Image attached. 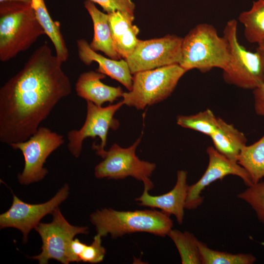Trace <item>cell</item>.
<instances>
[{
  "mask_svg": "<svg viewBox=\"0 0 264 264\" xmlns=\"http://www.w3.org/2000/svg\"><path fill=\"white\" fill-rule=\"evenodd\" d=\"M63 62L46 43L37 48L22 68L0 89V141L27 140L58 103L70 95Z\"/></svg>",
  "mask_w": 264,
  "mask_h": 264,
  "instance_id": "1",
  "label": "cell"
},
{
  "mask_svg": "<svg viewBox=\"0 0 264 264\" xmlns=\"http://www.w3.org/2000/svg\"><path fill=\"white\" fill-rule=\"evenodd\" d=\"M44 32L31 3L0 2V60L5 62L26 51Z\"/></svg>",
  "mask_w": 264,
  "mask_h": 264,
  "instance_id": "2",
  "label": "cell"
},
{
  "mask_svg": "<svg viewBox=\"0 0 264 264\" xmlns=\"http://www.w3.org/2000/svg\"><path fill=\"white\" fill-rule=\"evenodd\" d=\"M230 60L227 40L218 35L212 25L198 24L183 38L179 65L186 71L197 69L205 73L215 67L223 70Z\"/></svg>",
  "mask_w": 264,
  "mask_h": 264,
  "instance_id": "3",
  "label": "cell"
},
{
  "mask_svg": "<svg viewBox=\"0 0 264 264\" xmlns=\"http://www.w3.org/2000/svg\"><path fill=\"white\" fill-rule=\"evenodd\" d=\"M97 233L116 238L127 234L146 232L164 237L173 226L170 216L155 210L117 211L111 208L97 210L90 215Z\"/></svg>",
  "mask_w": 264,
  "mask_h": 264,
  "instance_id": "4",
  "label": "cell"
},
{
  "mask_svg": "<svg viewBox=\"0 0 264 264\" xmlns=\"http://www.w3.org/2000/svg\"><path fill=\"white\" fill-rule=\"evenodd\" d=\"M187 71L179 64L144 70L133 74L132 89L124 92V104L143 110L168 98Z\"/></svg>",
  "mask_w": 264,
  "mask_h": 264,
  "instance_id": "5",
  "label": "cell"
},
{
  "mask_svg": "<svg viewBox=\"0 0 264 264\" xmlns=\"http://www.w3.org/2000/svg\"><path fill=\"white\" fill-rule=\"evenodd\" d=\"M231 53L228 66L222 70L224 81L230 85L252 90L264 82V53L256 49L251 52L238 41L237 22L228 21L223 30Z\"/></svg>",
  "mask_w": 264,
  "mask_h": 264,
  "instance_id": "6",
  "label": "cell"
},
{
  "mask_svg": "<svg viewBox=\"0 0 264 264\" xmlns=\"http://www.w3.org/2000/svg\"><path fill=\"white\" fill-rule=\"evenodd\" d=\"M140 142V138L126 148L114 144L107 151L99 148L98 145L93 144L92 148L96 154L103 158L95 167V177L119 179L132 176L142 181L144 185L152 189L154 185L150 177L156 165L141 160L136 156L135 151Z\"/></svg>",
  "mask_w": 264,
  "mask_h": 264,
  "instance_id": "7",
  "label": "cell"
},
{
  "mask_svg": "<svg viewBox=\"0 0 264 264\" xmlns=\"http://www.w3.org/2000/svg\"><path fill=\"white\" fill-rule=\"evenodd\" d=\"M64 143L62 135L40 127L27 140L10 144L13 149L20 150L24 157L23 170L18 175L20 184L28 185L42 180L48 173L44 167L47 158Z\"/></svg>",
  "mask_w": 264,
  "mask_h": 264,
  "instance_id": "8",
  "label": "cell"
},
{
  "mask_svg": "<svg viewBox=\"0 0 264 264\" xmlns=\"http://www.w3.org/2000/svg\"><path fill=\"white\" fill-rule=\"evenodd\" d=\"M51 214L53 220L51 222L40 223L35 228L41 238L42 246L41 252L32 259L38 260L40 264H48L50 259L68 264V250L71 242L78 234H87L88 228L70 224L58 207Z\"/></svg>",
  "mask_w": 264,
  "mask_h": 264,
  "instance_id": "9",
  "label": "cell"
},
{
  "mask_svg": "<svg viewBox=\"0 0 264 264\" xmlns=\"http://www.w3.org/2000/svg\"><path fill=\"white\" fill-rule=\"evenodd\" d=\"M183 38L175 35L140 40L125 60L132 74L158 67L179 64Z\"/></svg>",
  "mask_w": 264,
  "mask_h": 264,
  "instance_id": "10",
  "label": "cell"
},
{
  "mask_svg": "<svg viewBox=\"0 0 264 264\" xmlns=\"http://www.w3.org/2000/svg\"><path fill=\"white\" fill-rule=\"evenodd\" d=\"M86 102L87 115L83 125L79 130H71L67 134L68 149L76 158L80 155L83 142L88 137L94 138L99 137L101 139V144L98 146L101 149H104L109 130H115L119 125L114 115L124 104L122 101L103 107L89 101Z\"/></svg>",
  "mask_w": 264,
  "mask_h": 264,
  "instance_id": "11",
  "label": "cell"
},
{
  "mask_svg": "<svg viewBox=\"0 0 264 264\" xmlns=\"http://www.w3.org/2000/svg\"><path fill=\"white\" fill-rule=\"evenodd\" d=\"M69 187L64 185L49 200L41 204L23 202L13 195L10 208L0 215V228H15L23 235V242L26 243L29 232L40 223L41 219L53 211L67 198Z\"/></svg>",
  "mask_w": 264,
  "mask_h": 264,
  "instance_id": "12",
  "label": "cell"
},
{
  "mask_svg": "<svg viewBox=\"0 0 264 264\" xmlns=\"http://www.w3.org/2000/svg\"><path fill=\"white\" fill-rule=\"evenodd\" d=\"M206 152L209 157L208 166L201 178L195 184L189 186L185 209H194L200 205L203 201L200 194L205 188L227 176L232 175L240 177L248 187L253 184L248 174L237 162L228 159L212 146L208 147Z\"/></svg>",
  "mask_w": 264,
  "mask_h": 264,
  "instance_id": "13",
  "label": "cell"
},
{
  "mask_svg": "<svg viewBox=\"0 0 264 264\" xmlns=\"http://www.w3.org/2000/svg\"><path fill=\"white\" fill-rule=\"evenodd\" d=\"M187 173L185 171L177 172V180L174 188L168 193L159 196H152L149 191L151 188L144 185L141 196L135 199L140 206L158 208L168 216L176 217L179 224L183 222L184 209L189 185L187 183Z\"/></svg>",
  "mask_w": 264,
  "mask_h": 264,
  "instance_id": "14",
  "label": "cell"
},
{
  "mask_svg": "<svg viewBox=\"0 0 264 264\" xmlns=\"http://www.w3.org/2000/svg\"><path fill=\"white\" fill-rule=\"evenodd\" d=\"M78 57L84 64L89 66L92 62L98 65L97 71L114 79L129 91L132 86V76L127 62L124 60H115L104 57L93 50L88 42L83 39L76 41Z\"/></svg>",
  "mask_w": 264,
  "mask_h": 264,
  "instance_id": "15",
  "label": "cell"
},
{
  "mask_svg": "<svg viewBox=\"0 0 264 264\" xmlns=\"http://www.w3.org/2000/svg\"><path fill=\"white\" fill-rule=\"evenodd\" d=\"M105 77V74L97 71L82 73L75 84L77 95L98 106L106 102L112 103L122 97L124 92L121 87L110 86L102 82Z\"/></svg>",
  "mask_w": 264,
  "mask_h": 264,
  "instance_id": "16",
  "label": "cell"
},
{
  "mask_svg": "<svg viewBox=\"0 0 264 264\" xmlns=\"http://www.w3.org/2000/svg\"><path fill=\"white\" fill-rule=\"evenodd\" d=\"M109 14V22L115 48L124 59L136 48L139 40L137 36L139 29L132 22L134 15L115 11Z\"/></svg>",
  "mask_w": 264,
  "mask_h": 264,
  "instance_id": "17",
  "label": "cell"
},
{
  "mask_svg": "<svg viewBox=\"0 0 264 264\" xmlns=\"http://www.w3.org/2000/svg\"><path fill=\"white\" fill-rule=\"evenodd\" d=\"M84 4L93 24L94 35L89 44L90 48L95 51L103 52L110 59L115 60L121 59L112 38L109 14L101 11L93 2L89 0H85Z\"/></svg>",
  "mask_w": 264,
  "mask_h": 264,
  "instance_id": "18",
  "label": "cell"
},
{
  "mask_svg": "<svg viewBox=\"0 0 264 264\" xmlns=\"http://www.w3.org/2000/svg\"><path fill=\"white\" fill-rule=\"evenodd\" d=\"M210 137L218 152L236 162L241 150L246 145L247 139L243 133L220 117L218 128Z\"/></svg>",
  "mask_w": 264,
  "mask_h": 264,
  "instance_id": "19",
  "label": "cell"
},
{
  "mask_svg": "<svg viewBox=\"0 0 264 264\" xmlns=\"http://www.w3.org/2000/svg\"><path fill=\"white\" fill-rule=\"evenodd\" d=\"M31 5L37 18L46 34L52 43L56 56L63 63L66 61L69 53L60 29V23L51 17L44 0H32Z\"/></svg>",
  "mask_w": 264,
  "mask_h": 264,
  "instance_id": "20",
  "label": "cell"
},
{
  "mask_svg": "<svg viewBox=\"0 0 264 264\" xmlns=\"http://www.w3.org/2000/svg\"><path fill=\"white\" fill-rule=\"evenodd\" d=\"M237 162L248 174L253 184L264 177V133L258 140L242 149Z\"/></svg>",
  "mask_w": 264,
  "mask_h": 264,
  "instance_id": "21",
  "label": "cell"
},
{
  "mask_svg": "<svg viewBox=\"0 0 264 264\" xmlns=\"http://www.w3.org/2000/svg\"><path fill=\"white\" fill-rule=\"evenodd\" d=\"M238 19L244 25L248 42L259 44L264 41V0L253 1L251 8L242 12Z\"/></svg>",
  "mask_w": 264,
  "mask_h": 264,
  "instance_id": "22",
  "label": "cell"
},
{
  "mask_svg": "<svg viewBox=\"0 0 264 264\" xmlns=\"http://www.w3.org/2000/svg\"><path fill=\"white\" fill-rule=\"evenodd\" d=\"M168 236L176 244L183 264H202L199 241L191 233L171 229Z\"/></svg>",
  "mask_w": 264,
  "mask_h": 264,
  "instance_id": "23",
  "label": "cell"
},
{
  "mask_svg": "<svg viewBox=\"0 0 264 264\" xmlns=\"http://www.w3.org/2000/svg\"><path fill=\"white\" fill-rule=\"evenodd\" d=\"M177 124L182 127L190 129L211 136L218 127V117L210 109L191 115H179Z\"/></svg>",
  "mask_w": 264,
  "mask_h": 264,
  "instance_id": "24",
  "label": "cell"
},
{
  "mask_svg": "<svg viewBox=\"0 0 264 264\" xmlns=\"http://www.w3.org/2000/svg\"><path fill=\"white\" fill-rule=\"evenodd\" d=\"M202 264H252L256 258L251 254H231L209 248L199 241Z\"/></svg>",
  "mask_w": 264,
  "mask_h": 264,
  "instance_id": "25",
  "label": "cell"
},
{
  "mask_svg": "<svg viewBox=\"0 0 264 264\" xmlns=\"http://www.w3.org/2000/svg\"><path fill=\"white\" fill-rule=\"evenodd\" d=\"M238 197L251 206L258 220L264 224V182L259 181L248 186Z\"/></svg>",
  "mask_w": 264,
  "mask_h": 264,
  "instance_id": "26",
  "label": "cell"
},
{
  "mask_svg": "<svg viewBox=\"0 0 264 264\" xmlns=\"http://www.w3.org/2000/svg\"><path fill=\"white\" fill-rule=\"evenodd\" d=\"M102 237L97 233L90 244H86L80 256V262L94 264L103 260L106 249L102 245Z\"/></svg>",
  "mask_w": 264,
  "mask_h": 264,
  "instance_id": "27",
  "label": "cell"
},
{
  "mask_svg": "<svg viewBox=\"0 0 264 264\" xmlns=\"http://www.w3.org/2000/svg\"><path fill=\"white\" fill-rule=\"evenodd\" d=\"M97 3L107 14L115 11L134 15L135 4L132 0H89Z\"/></svg>",
  "mask_w": 264,
  "mask_h": 264,
  "instance_id": "28",
  "label": "cell"
},
{
  "mask_svg": "<svg viewBox=\"0 0 264 264\" xmlns=\"http://www.w3.org/2000/svg\"><path fill=\"white\" fill-rule=\"evenodd\" d=\"M254 107L256 113L264 117V82L253 90Z\"/></svg>",
  "mask_w": 264,
  "mask_h": 264,
  "instance_id": "29",
  "label": "cell"
},
{
  "mask_svg": "<svg viewBox=\"0 0 264 264\" xmlns=\"http://www.w3.org/2000/svg\"><path fill=\"white\" fill-rule=\"evenodd\" d=\"M86 244L78 239H73L70 242L68 250V258L69 263L80 262V256Z\"/></svg>",
  "mask_w": 264,
  "mask_h": 264,
  "instance_id": "30",
  "label": "cell"
},
{
  "mask_svg": "<svg viewBox=\"0 0 264 264\" xmlns=\"http://www.w3.org/2000/svg\"><path fill=\"white\" fill-rule=\"evenodd\" d=\"M258 46L256 49L264 53V41L258 44Z\"/></svg>",
  "mask_w": 264,
  "mask_h": 264,
  "instance_id": "31",
  "label": "cell"
},
{
  "mask_svg": "<svg viewBox=\"0 0 264 264\" xmlns=\"http://www.w3.org/2000/svg\"><path fill=\"white\" fill-rule=\"evenodd\" d=\"M32 0H0V2L6 1H18L26 3H31Z\"/></svg>",
  "mask_w": 264,
  "mask_h": 264,
  "instance_id": "32",
  "label": "cell"
}]
</instances>
